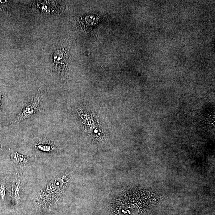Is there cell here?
Wrapping results in <instances>:
<instances>
[{
  "mask_svg": "<svg viewBox=\"0 0 215 215\" xmlns=\"http://www.w3.org/2000/svg\"><path fill=\"white\" fill-rule=\"evenodd\" d=\"M46 90V87L41 86L38 89L35 97L29 103L24 106L21 111L10 123V124L12 125L19 124L24 120L30 118L35 114L44 110L42 100Z\"/></svg>",
  "mask_w": 215,
  "mask_h": 215,
  "instance_id": "cell-1",
  "label": "cell"
},
{
  "mask_svg": "<svg viewBox=\"0 0 215 215\" xmlns=\"http://www.w3.org/2000/svg\"><path fill=\"white\" fill-rule=\"evenodd\" d=\"M10 158L14 163L20 166H24L33 160L34 158L32 155L25 156L17 152H13L10 154Z\"/></svg>",
  "mask_w": 215,
  "mask_h": 215,
  "instance_id": "cell-2",
  "label": "cell"
},
{
  "mask_svg": "<svg viewBox=\"0 0 215 215\" xmlns=\"http://www.w3.org/2000/svg\"><path fill=\"white\" fill-rule=\"evenodd\" d=\"M22 186L20 179H17L13 183L12 197L16 202H18L21 198Z\"/></svg>",
  "mask_w": 215,
  "mask_h": 215,
  "instance_id": "cell-3",
  "label": "cell"
},
{
  "mask_svg": "<svg viewBox=\"0 0 215 215\" xmlns=\"http://www.w3.org/2000/svg\"><path fill=\"white\" fill-rule=\"evenodd\" d=\"M35 147L37 149L43 152H50L56 149V148L50 142L43 141L35 144Z\"/></svg>",
  "mask_w": 215,
  "mask_h": 215,
  "instance_id": "cell-4",
  "label": "cell"
},
{
  "mask_svg": "<svg viewBox=\"0 0 215 215\" xmlns=\"http://www.w3.org/2000/svg\"><path fill=\"white\" fill-rule=\"evenodd\" d=\"M6 195V187L5 185L3 182H1L0 184V196L2 199H4Z\"/></svg>",
  "mask_w": 215,
  "mask_h": 215,
  "instance_id": "cell-5",
  "label": "cell"
},
{
  "mask_svg": "<svg viewBox=\"0 0 215 215\" xmlns=\"http://www.w3.org/2000/svg\"><path fill=\"white\" fill-rule=\"evenodd\" d=\"M1 92H0V105H1Z\"/></svg>",
  "mask_w": 215,
  "mask_h": 215,
  "instance_id": "cell-6",
  "label": "cell"
}]
</instances>
